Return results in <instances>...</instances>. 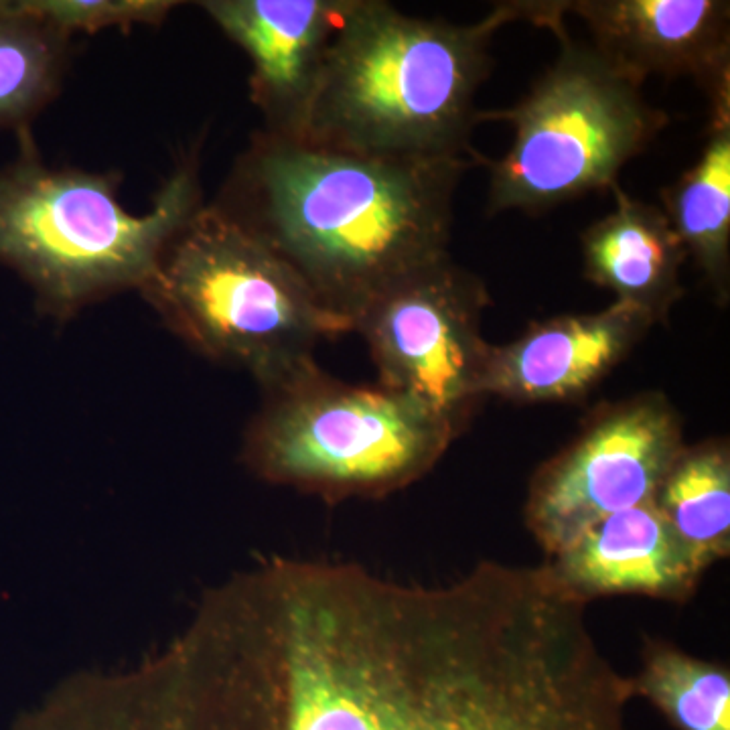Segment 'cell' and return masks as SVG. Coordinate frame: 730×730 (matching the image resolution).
I'll return each instance as SVG.
<instances>
[{
    "instance_id": "cell-18",
    "label": "cell",
    "mask_w": 730,
    "mask_h": 730,
    "mask_svg": "<svg viewBox=\"0 0 730 730\" xmlns=\"http://www.w3.org/2000/svg\"><path fill=\"white\" fill-rule=\"evenodd\" d=\"M633 680L635 696L649 700L678 730H730L726 666L651 641Z\"/></svg>"
},
{
    "instance_id": "cell-5",
    "label": "cell",
    "mask_w": 730,
    "mask_h": 730,
    "mask_svg": "<svg viewBox=\"0 0 730 730\" xmlns=\"http://www.w3.org/2000/svg\"><path fill=\"white\" fill-rule=\"evenodd\" d=\"M140 294L185 343L250 371L262 388L315 361L320 341L353 333L213 203L173 236Z\"/></svg>"
},
{
    "instance_id": "cell-8",
    "label": "cell",
    "mask_w": 730,
    "mask_h": 730,
    "mask_svg": "<svg viewBox=\"0 0 730 730\" xmlns=\"http://www.w3.org/2000/svg\"><path fill=\"white\" fill-rule=\"evenodd\" d=\"M685 446L682 418L661 392L594 408L530 481L526 523L546 558L596 521L655 502Z\"/></svg>"
},
{
    "instance_id": "cell-6",
    "label": "cell",
    "mask_w": 730,
    "mask_h": 730,
    "mask_svg": "<svg viewBox=\"0 0 730 730\" xmlns=\"http://www.w3.org/2000/svg\"><path fill=\"white\" fill-rule=\"evenodd\" d=\"M245 460L266 481L327 497L388 495L434 469L458 430L410 395L353 386L311 361L264 388Z\"/></svg>"
},
{
    "instance_id": "cell-16",
    "label": "cell",
    "mask_w": 730,
    "mask_h": 730,
    "mask_svg": "<svg viewBox=\"0 0 730 730\" xmlns=\"http://www.w3.org/2000/svg\"><path fill=\"white\" fill-rule=\"evenodd\" d=\"M655 505L700 577L730 552V448L726 439L685 446Z\"/></svg>"
},
{
    "instance_id": "cell-1",
    "label": "cell",
    "mask_w": 730,
    "mask_h": 730,
    "mask_svg": "<svg viewBox=\"0 0 730 730\" xmlns=\"http://www.w3.org/2000/svg\"><path fill=\"white\" fill-rule=\"evenodd\" d=\"M633 682L586 608L521 564L441 584L365 574L286 730H627Z\"/></svg>"
},
{
    "instance_id": "cell-15",
    "label": "cell",
    "mask_w": 730,
    "mask_h": 730,
    "mask_svg": "<svg viewBox=\"0 0 730 730\" xmlns=\"http://www.w3.org/2000/svg\"><path fill=\"white\" fill-rule=\"evenodd\" d=\"M669 226L720 304L730 299V112L710 114L696 163L661 193Z\"/></svg>"
},
{
    "instance_id": "cell-3",
    "label": "cell",
    "mask_w": 730,
    "mask_h": 730,
    "mask_svg": "<svg viewBox=\"0 0 730 730\" xmlns=\"http://www.w3.org/2000/svg\"><path fill=\"white\" fill-rule=\"evenodd\" d=\"M533 2L497 4L458 25L404 15L390 2L347 0L303 140L400 158H477L469 137L489 45Z\"/></svg>"
},
{
    "instance_id": "cell-7",
    "label": "cell",
    "mask_w": 730,
    "mask_h": 730,
    "mask_svg": "<svg viewBox=\"0 0 730 730\" xmlns=\"http://www.w3.org/2000/svg\"><path fill=\"white\" fill-rule=\"evenodd\" d=\"M548 29L560 53L523 100L479 112L477 124L507 122L511 149L489 167V213L544 212L564 201L619 187L625 165L647 149L668 116L641 91V81L577 43L562 18Z\"/></svg>"
},
{
    "instance_id": "cell-2",
    "label": "cell",
    "mask_w": 730,
    "mask_h": 730,
    "mask_svg": "<svg viewBox=\"0 0 730 730\" xmlns=\"http://www.w3.org/2000/svg\"><path fill=\"white\" fill-rule=\"evenodd\" d=\"M477 158H400L254 134L213 205L353 325L373 301L451 258L455 193Z\"/></svg>"
},
{
    "instance_id": "cell-19",
    "label": "cell",
    "mask_w": 730,
    "mask_h": 730,
    "mask_svg": "<svg viewBox=\"0 0 730 730\" xmlns=\"http://www.w3.org/2000/svg\"><path fill=\"white\" fill-rule=\"evenodd\" d=\"M27 4L67 35L161 25L179 6L175 0H27Z\"/></svg>"
},
{
    "instance_id": "cell-4",
    "label": "cell",
    "mask_w": 730,
    "mask_h": 730,
    "mask_svg": "<svg viewBox=\"0 0 730 730\" xmlns=\"http://www.w3.org/2000/svg\"><path fill=\"white\" fill-rule=\"evenodd\" d=\"M118 182L116 173L47 167L29 140L0 170V262L53 319L142 289L173 236L203 205L193 161L140 215L126 212Z\"/></svg>"
},
{
    "instance_id": "cell-10",
    "label": "cell",
    "mask_w": 730,
    "mask_h": 730,
    "mask_svg": "<svg viewBox=\"0 0 730 730\" xmlns=\"http://www.w3.org/2000/svg\"><path fill=\"white\" fill-rule=\"evenodd\" d=\"M591 45L637 81L692 77L710 114L730 112V2L726 0H577Z\"/></svg>"
},
{
    "instance_id": "cell-9",
    "label": "cell",
    "mask_w": 730,
    "mask_h": 730,
    "mask_svg": "<svg viewBox=\"0 0 730 730\" xmlns=\"http://www.w3.org/2000/svg\"><path fill=\"white\" fill-rule=\"evenodd\" d=\"M489 304L483 280L446 258L373 301L353 333L367 343L380 386L422 402L460 434L483 400Z\"/></svg>"
},
{
    "instance_id": "cell-11",
    "label": "cell",
    "mask_w": 730,
    "mask_h": 730,
    "mask_svg": "<svg viewBox=\"0 0 730 730\" xmlns=\"http://www.w3.org/2000/svg\"><path fill=\"white\" fill-rule=\"evenodd\" d=\"M347 0H205L199 6L252 63L264 132L303 138Z\"/></svg>"
},
{
    "instance_id": "cell-14",
    "label": "cell",
    "mask_w": 730,
    "mask_h": 730,
    "mask_svg": "<svg viewBox=\"0 0 730 730\" xmlns=\"http://www.w3.org/2000/svg\"><path fill=\"white\" fill-rule=\"evenodd\" d=\"M615 205L580 236L584 276L615 294V303L641 308L649 319L668 323L682 299L680 272L684 245L661 207L613 189Z\"/></svg>"
},
{
    "instance_id": "cell-13",
    "label": "cell",
    "mask_w": 730,
    "mask_h": 730,
    "mask_svg": "<svg viewBox=\"0 0 730 730\" xmlns=\"http://www.w3.org/2000/svg\"><path fill=\"white\" fill-rule=\"evenodd\" d=\"M546 564L564 591L586 605L615 594L684 601L702 578L655 502L596 521Z\"/></svg>"
},
{
    "instance_id": "cell-17",
    "label": "cell",
    "mask_w": 730,
    "mask_h": 730,
    "mask_svg": "<svg viewBox=\"0 0 730 730\" xmlns=\"http://www.w3.org/2000/svg\"><path fill=\"white\" fill-rule=\"evenodd\" d=\"M69 43L27 0H0V128H25L57 95Z\"/></svg>"
},
{
    "instance_id": "cell-12",
    "label": "cell",
    "mask_w": 730,
    "mask_h": 730,
    "mask_svg": "<svg viewBox=\"0 0 730 730\" xmlns=\"http://www.w3.org/2000/svg\"><path fill=\"white\" fill-rule=\"evenodd\" d=\"M655 323L637 306L613 303L596 313L533 320L505 345H493L483 398L514 404L578 402L641 343Z\"/></svg>"
}]
</instances>
